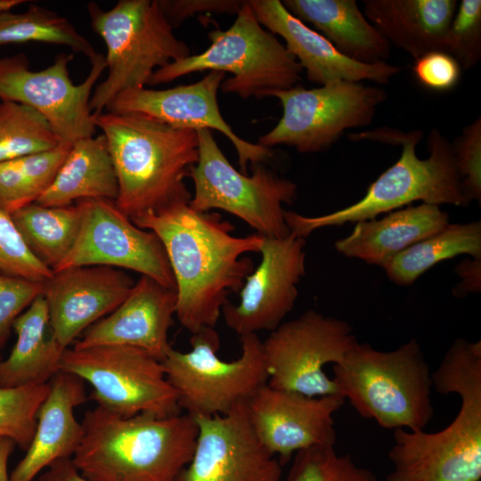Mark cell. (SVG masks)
<instances>
[{"instance_id":"33","label":"cell","mask_w":481,"mask_h":481,"mask_svg":"<svg viewBox=\"0 0 481 481\" xmlns=\"http://www.w3.org/2000/svg\"><path fill=\"white\" fill-rule=\"evenodd\" d=\"M286 481H378L369 469L358 466L350 454L335 445H316L297 452Z\"/></svg>"},{"instance_id":"42","label":"cell","mask_w":481,"mask_h":481,"mask_svg":"<svg viewBox=\"0 0 481 481\" xmlns=\"http://www.w3.org/2000/svg\"><path fill=\"white\" fill-rule=\"evenodd\" d=\"M461 281L452 288L456 298H465L469 293L481 291V258L467 257L454 267Z\"/></svg>"},{"instance_id":"10","label":"cell","mask_w":481,"mask_h":481,"mask_svg":"<svg viewBox=\"0 0 481 481\" xmlns=\"http://www.w3.org/2000/svg\"><path fill=\"white\" fill-rule=\"evenodd\" d=\"M199 159L188 177L194 184L189 206L198 212L221 209L238 216L269 238L290 233L283 204L297 198V185L262 165H252L251 175L237 171L218 147L209 129L197 131Z\"/></svg>"},{"instance_id":"19","label":"cell","mask_w":481,"mask_h":481,"mask_svg":"<svg viewBox=\"0 0 481 481\" xmlns=\"http://www.w3.org/2000/svg\"><path fill=\"white\" fill-rule=\"evenodd\" d=\"M344 403L339 395L308 396L266 384L247 401V409L257 438L282 466L300 450L335 445L333 414Z\"/></svg>"},{"instance_id":"13","label":"cell","mask_w":481,"mask_h":481,"mask_svg":"<svg viewBox=\"0 0 481 481\" xmlns=\"http://www.w3.org/2000/svg\"><path fill=\"white\" fill-rule=\"evenodd\" d=\"M356 342L347 322L307 310L262 341L267 385L308 396L338 395L324 366L340 363Z\"/></svg>"},{"instance_id":"40","label":"cell","mask_w":481,"mask_h":481,"mask_svg":"<svg viewBox=\"0 0 481 481\" xmlns=\"http://www.w3.org/2000/svg\"><path fill=\"white\" fill-rule=\"evenodd\" d=\"M412 73L422 86L436 92H444L457 86L461 68L447 53L433 51L414 60Z\"/></svg>"},{"instance_id":"14","label":"cell","mask_w":481,"mask_h":481,"mask_svg":"<svg viewBox=\"0 0 481 481\" xmlns=\"http://www.w3.org/2000/svg\"><path fill=\"white\" fill-rule=\"evenodd\" d=\"M72 53H61L47 68L33 71L23 53L0 59V100L26 104L48 121L61 143L93 136L95 131L90 99L93 88L107 69L105 57L96 54L90 60L86 79L75 85L69 64Z\"/></svg>"},{"instance_id":"1","label":"cell","mask_w":481,"mask_h":481,"mask_svg":"<svg viewBox=\"0 0 481 481\" xmlns=\"http://www.w3.org/2000/svg\"><path fill=\"white\" fill-rule=\"evenodd\" d=\"M139 228L154 232L166 251L176 291L175 314L191 333L214 328L229 301L254 270L249 252H260L263 236L232 234L234 226L216 212H198L177 202L136 217Z\"/></svg>"},{"instance_id":"29","label":"cell","mask_w":481,"mask_h":481,"mask_svg":"<svg viewBox=\"0 0 481 481\" xmlns=\"http://www.w3.org/2000/svg\"><path fill=\"white\" fill-rule=\"evenodd\" d=\"M11 216L29 249L53 271L73 248L83 218L77 202L62 207L34 202Z\"/></svg>"},{"instance_id":"38","label":"cell","mask_w":481,"mask_h":481,"mask_svg":"<svg viewBox=\"0 0 481 481\" xmlns=\"http://www.w3.org/2000/svg\"><path fill=\"white\" fill-rule=\"evenodd\" d=\"M453 160L464 195L481 201V118L465 126L451 142Z\"/></svg>"},{"instance_id":"18","label":"cell","mask_w":481,"mask_h":481,"mask_svg":"<svg viewBox=\"0 0 481 481\" xmlns=\"http://www.w3.org/2000/svg\"><path fill=\"white\" fill-rule=\"evenodd\" d=\"M225 73L211 70L200 80L185 86L156 90L135 88L118 94L106 111L139 113L180 129L216 130L234 146L241 173L248 163H262L273 157L271 148L239 137L220 112L217 92Z\"/></svg>"},{"instance_id":"34","label":"cell","mask_w":481,"mask_h":481,"mask_svg":"<svg viewBox=\"0 0 481 481\" xmlns=\"http://www.w3.org/2000/svg\"><path fill=\"white\" fill-rule=\"evenodd\" d=\"M48 390V383L0 387V437L10 438L27 451L35 434L38 408Z\"/></svg>"},{"instance_id":"8","label":"cell","mask_w":481,"mask_h":481,"mask_svg":"<svg viewBox=\"0 0 481 481\" xmlns=\"http://www.w3.org/2000/svg\"><path fill=\"white\" fill-rule=\"evenodd\" d=\"M94 31L104 41L108 74L93 91L90 110L100 113L120 93L143 88L158 69L191 55L178 39L159 0H120L102 10L90 2Z\"/></svg>"},{"instance_id":"26","label":"cell","mask_w":481,"mask_h":481,"mask_svg":"<svg viewBox=\"0 0 481 481\" xmlns=\"http://www.w3.org/2000/svg\"><path fill=\"white\" fill-rule=\"evenodd\" d=\"M284 7L312 24L346 57L360 63L387 62L391 45L355 0H284Z\"/></svg>"},{"instance_id":"31","label":"cell","mask_w":481,"mask_h":481,"mask_svg":"<svg viewBox=\"0 0 481 481\" xmlns=\"http://www.w3.org/2000/svg\"><path fill=\"white\" fill-rule=\"evenodd\" d=\"M28 42L68 46L89 60L96 54L70 20L53 10L30 4L23 12H0V46Z\"/></svg>"},{"instance_id":"2","label":"cell","mask_w":481,"mask_h":481,"mask_svg":"<svg viewBox=\"0 0 481 481\" xmlns=\"http://www.w3.org/2000/svg\"><path fill=\"white\" fill-rule=\"evenodd\" d=\"M432 385L439 394L460 396L459 412L438 432L395 429L386 481H480L481 341L455 339Z\"/></svg>"},{"instance_id":"36","label":"cell","mask_w":481,"mask_h":481,"mask_svg":"<svg viewBox=\"0 0 481 481\" xmlns=\"http://www.w3.org/2000/svg\"><path fill=\"white\" fill-rule=\"evenodd\" d=\"M444 52L461 69H470L481 59V1L461 0L447 30Z\"/></svg>"},{"instance_id":"3","label":"cell","mask_w":481,"mask_h":481,"mask_svg":"<svg viewBox=\"0 0 481 481\" xmlns=\"http://www.w3.org/2000/svg\"><path fill=\"white\" fill-rule=\"evenodd\" d=\"M106 137L116 171L115 204L131 220L192 194L185 178L199 159L198 133L170 126L139 113H93Z\"/></svg>"},{"instance_id":"7","label":"cell","mask_w":481,"mask_h":481,"mask_svg":"<svg viewBox=\"0 0 481 481\" xmlns=\"http://www.w3.org/2000/svg\"><path fill=\"white\" fill-rule=\"evenodd\" d=\"M208 38L211 44L207 50L158 69L149 85L204 70L232 73L220 88L243 99L269 97L273 92L300 85L301 66L275 35L263 28L249 1L243 2L228 29H213Z\"/></svg>"},{"instance_id":"24","label":"cell","mask_w":481,"mask_h":481,"mask_svg":"<svg viewBox=\"0 0 481 481\" xmlns=\"http://www.w3.org/2000/svg\"><path fill=\"white\" fill-rule=\"evenodd\" d=\"M448 224L449 215L439 206H409L388 212L380 219L356 222L349 235L335 242V249L346 257L383 268L396 255Z\"/></svg>"},{"instance_id":"37","label":"cell","mask_w":481,"mask_h":481,"mask_svg":"<svg viewBox=\"0 0 481 481\" xmlns=\"http://www.w3.org/2000/svg\"><path fill=\"white\" fill-rule=\"evenodd\" d=\"M0 273L45 283L53 271L29 249L11 214L0 208Z\"/></svg>"},{"instance_id":"11","label":"cell","mask_w":481,"mask_h":481,"mask_svg":"<svg viewBox=\"0 0 481 481\" xmlns=\"http://www.w3.org/2000/svg\"><path fill=\"white\" fill-rule=\"evenodd\" d=\"M60 371L88 382L93 387L90 398L110 413L157 418L182 413L162 362L140 347L102 345L66 348Z\"/></svg>"},{"instance_id":"16","label":"cell","mask_w":481,"mask_h":481,"mask_svg":"<svg viewBox=\"0 0 481 481\" xmlns=\"http://www.w3.org/2000/svg\"><path fill=\"white\" fill-rule=\"evenodd\" d=\"M192 457L174 481H280L281 464L257 438L247 402L224 415L194 418Z\"/></svg>"},{"instance_id":"43","label":"cell","mask_w":481,"mask_h":481,"mask_svg":"<svg viewBox=\"0 0 481 481\" xmlns=\"http://www.w3.org/2000/svg\"><path fill=\"white\" fill-rule=\"evenodd\" d=\"M37 481H90L77 469L72 458L58 460L40 473Z\"/></svg>"},{"instance_id":"27","label":"cell","mask_w":481,"mask_h":481,"mask_svg":"<svg viewBox=\"0 0 481 481\" xmlns=\"http://www.w3.org/2000/svg\"><path fill=\"white\" fill-rule=\"evenodd\" d=\"M17 340L0 363V387L47 384L60 371L63 349L51 327L48 307L38 296L14 321Z\"/></svg>"},{"instance_id":"45","label":"cell","mask_w":481,"mask_h":481,"mask_svg":"<svg viewBox=\"0 0 481 481\" xmlns=\"http://www.w3.org/2000/svg\"><path fill=\"white\" fill-rule=\"evenodd\" d=\"M26 2V0H0V12L12 10Z\"/></svg>"},{"instance_id":"35","label":"cell","mask_w":481,"mask_h":481,"mask_svg":"<svg viewBox=\"0 0 481 481\" xmlns=\"http://www.w3.org/2000/svg\"><path fill=\"white\" fill-rule=\"evenodd\" d=\"M48 187L47 175L34 155L0 162V208L9 214L36 202Z\"/></svg>"},{"instance_id":"12","label":"cell","mask_w":481,"mask_h":481,"mask_svg":"<svg viewBox=\"0 0 481 481\" xmlns=\"http://www.w3.org/2000/svg\"><path fill=\"white\" fill-rule=\"evenodd\" d=\"M269 96L280 100L282 116L258 143L315 153L327 151L346 130L370 125L387 93L363 82L338 80L311 89L298 85Z\"/></svg>"},{"instance_id":"20","label":"cell","mask_w":481,"mask_h":481,"mask_svg":"<svg viewBox=\"0 0 481 481\" xmlns=\"http://www.w3.org/2000/svg\"><path fill=\"white\" fill-rule=\"evenodd\" d=\"M135 281L123 270L83 265L53 272L44 283L51 327L66 349L81 332L112 313L131 292Z\"/></svg>"},{"instance_id":"17","label":"cell","mask_w":481,"mask_h":481,"mask_svg":"<svg viewBox=\"0 0 481 481\" xmlns=\"http://www.w3.org/2000/svg\"><path fill=\"white\" fill-rule=\"evenodd\" d=\"M306 240L289 233L263 236L261 261L239 291L238 305L227 302L222 315L239 336L274 330L294 307L298 284L306 274Z\"/></svg>"},{"instance_id":"22","label":"cell","mask_w":481,"mask_h":481,"mask_svg":"<svg viewBox=\"0 0 481 481\" xmlns=\"http://www.w3.org/2000/svg\"><path fill=\"white\" fill-rule=\"evenodd\" d=\"M176 291L141 275L123 303L88 328L73 347L126 345L162 362L172 348L168 330L176 310Z\"/></svg>"},{"instance_id":"25","label":"cell","mask_w":481,"mask_h":481,"mask_svg":"<svg viewBox=\"0 0 481 481\" xmlns=\"http://www.w3.org/2000/svg\"><path fill=\"white\" fill-rule=\"evenodd\" d=\"M363 14L395 47L414 60L444 51L456 0H364Z\"/></svg>"},{"instance_id":"39","label":"cell","mask_w":481,"mask_h":481,"mask_svg":"<svg viewBox=\"0 0 481 481\" xmlns=\"http://www.w3.org/2000/svg\"><path fill=\"white\" fill-rule=\"evenodd\" d=\"M44 292V283L0 273V349L15 319Z\"/></svg>"},{"instance_id":"4","label":"cell","mask_w":481,"mask_h":481,"mask_svg":"<svg viewBox=\"0 0 481 481\" xmlns=\"http://www.w3.org/2000/svg\"><path fill=\"white\" fill-rule=\"evenodd\" d=\"M82 425L72 461L90 481H174L191 461L198 436L186 413L122 417L97 406Z\"/></svg>"},{"instance_id":"15","label":"cell","mask_w":481,"mask_h":481,"mask_svg":"<svg viewBox=\"0 0 481 481\" xmlns=\"http://www.w3.org/2000/svg\"><path fill=\"white\" fill-rule=\"evenodd\" d=\"M83 218L77 239L53 272L83 265L129 269L175 289V278L158 236L139 228L115 204L96 199L77 201Z\"/></svg>"},{"instance_id":"41","label":"cell","mask_w":481,"mask_h":481,"mask_svg":"<svg viewBox=\"0 0 481 481\" xmlns=\"http://www.w3.org/2000/svg\"><path fill=\"white\" fill-rule=\"evenodd\" d=\"M244 1L237 0H159L161 8L174 28L196 13H236Z\"/></svg>"},{"instance_id":"6","label":"cell","mask_w":481,"mask_h":481,"mask_svg":"<svg viewBox=\"0 0 481 481\" xmlns=\"http://www.w3.org/2000/svg\"><path fill=\"white\" fill-rule=\"evenodd\" d=\"M333 374L338 394L383 428L424 430L434 415L432 373L416 338L388 352L357 341Z\"/></svg>"},{"instance_id":"23","label":"cell","mask_w":481,"mask_h":481,"mask_svg":"<svg viewBox=\"0 0 481 481\" xmlns=\"http://www.w3.org/2000/svg\"><path fill=\"white\" fill-rule=\"evenodd\" d=\"M48 385L37 413L33 439L10 474V481H32L53 462L72 458L84 437L82 422L74 415V409L87 400L83 380L60 371Z\"/></svg>"},{"instance_id":"32","label":"cell","mask_w":481,"mask_h":481,"mask_svg":"<svg viewBox=\"0 0 481 481\" xmlns=\"http://www.w3.org/2000/svg\"><path fill=\"white\" fill-rule=\"evenodd\" d=\"M60 144L38 111L26 104L0 100V162L51 151Z\"/></svg>"},{"instance_id":"21","label":"cell","mask_w":481,"mask_h":481,"mask_svg":"<svg viewBox=\"0 0 481 481\" xmlns=\"http://www.w3.org/2000/svg\"><path fill=\"white\" fill-rule=\"evenodd\" d=\"M249 3L259 23L283 38L286 49L306 70L310 82L320 86L338 80L384 85L401 71L399 66L387 62L365 64L346 57L322 34L293 16L280 0Z\"/></svg>"},{"instance_id":"44","label":"cell","mask_w":481,"mask_h":481,"mask_svg":"<svg viewBox=\"0 0 481 481\" xmlns=\"http://www.w3.org/2000/svg\"><path fill=\"white\" fill-rule=\"evenodd\" d=\"M15 445L12 439L0 437V481H10L7 466Z\"/></svg>"},{"instance_id":"28","label":"cell","mask_w":481,"mask_h":481,"mask_svg":"<svg viewBox=\"0 0 481 481\" xmlns=\"http://www.w3.org/2000/svg\"><path fill=\"white\" fill-rule=\"evenodd\" d=\"M118 183L106 137L102 134L75 142L53 183L37 199L45 207L82 200L117 199Z\"/></svg>"},{"instance_id":"46","label":"cell","mask_w":481,"mask_h":481,"mask_svg":"<svg viewBox=\"0 0 481 481\" xmlns=\"http://www.w3.org/2000/svg\"><path fill=\"white\" fill-rule=\"evenodd\" d=\"M1 361H2V360H1V357H0V363H1Z\"/></svg>"},{"instance_id":"30","label":"cell","mask_w":481,"mask_h":481,"mask_svg":"<svg viewBox=\"0 0 481 481\" xmlns=\"http://www.w3.org/2000/svg\"><path fill=\"white\" fill-rule=\"evenodd\" d=\"M463 254L481 258L480 220L449 223L438 232L396 255L383 269L394 283L409 286L439 262Z\"/></svg>"},{"instance_id":"5","label":"cell","mask_w":481,"mask_h":481,"mask_svg":"<svg viewBox=\"0 0 481 481\" xmlns=\"http://www.w3.org/2000/svg\"><path fill=\"white\" fill-rule=\"evenodd\" d=\"M352 141L369 140L400 145L402 152L395 164L371 183L364 196L342 209L320 216H306L294 211L284 213L290 233L306 238L314 231L376 218L414 201L441 206L467 207L451 142L436 127L427 140L429 156L420 159L416 149L423 138L420 129L404 132L382 127L348 135Z\"/></svg>"},{"instance_id":"9","label":"cell","mask_w":481,"mask_h":481,"mask_svg":"<svg viewBox=\"0 0 481 481\" xmlns=\"http://www.w3.org/2000/svg\"><path fill=\"white\" fill-rule=\"evenodd\" d=\"M241 354L232 361L217 356L220 338L212 327L192 333V350L171 348L162 361L181 410L194 418L224 415L267 384L262 341L257 333L240 336Z\"/></svg>"}]
</instances>
